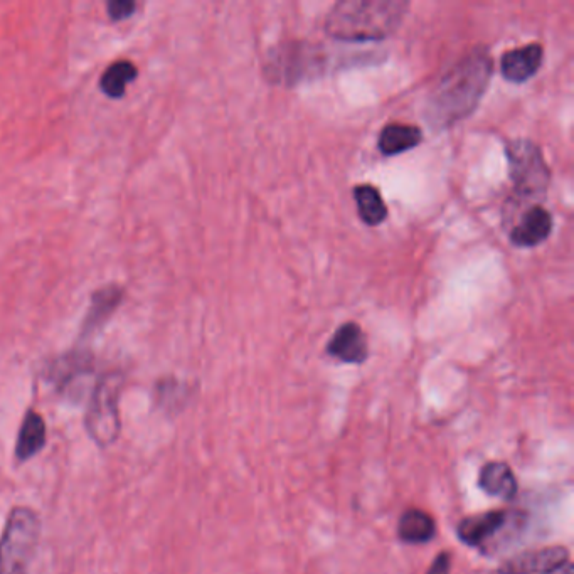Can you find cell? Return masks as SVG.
<instances>
[{
    "label": "cell",
    "mask_w": 574,
    "mask_h": 574,
    "mask_svg": "<svg viewBox=\"0 0 574 574\" xmlns=\"http://www.w3.org/2000/svg\"><path fill=\"white\" fill-rule=\"evenodd\" d=\"M494 63L485 46L468 51L440 78L428 98V118L436 128L460 122L479 107L489 88Z\"/></svg>",
    "instance_id": "6da1fadb"
},
{
    "label": "cell",
    "mask_w": 574,
    "mask_h": 574,
    "mask_svg": "<svg viewBox=\"0 0 574 574\" xmlns=\"http://www.w3.org/2000/svg\"><path fill=\"white\" fill-rule=\"evenodd\" d=\"M410 2L404 0H341L325 19V31L341 41H381L403 22Z\"/></svg>",
    "instance_id": "7a4b0ae2"
},
{
    "label": "cell",
    "mask_w": 574,
    "mask_h": 574,
    "mask_svg": "<svg viewBox=\"0 0 574 574\" xmlns=\"http://www.w3.org/2000/svg\"><path fill=\"white\" fill-rule=\"evenodd\" d=\"M39 539L38 512L27 505L12 507L0 534V574H29L38 553Z\"/></svg>",
    "instance_id": "3957f363"
},
{
    "label": "cell",
    "mask_w": 574,
    "mask_h": 574,
    "mask_svg": "<svg viewBox=\"0 0 574 574\" xmlns=\"http://www.w3.org/2000/svg\"><path fill=\"white\" fill-rule=\"evenodd\" d=\"M123 376L120 373L103 374L91 389L86 406L85 431L98 448L115 445L122 433L120 420V394Z\"/></svg>",
    "instance_id": "277c9868"
},
{
    "label": "cell",
    "mask_w": 574,
    "mask_h": 574,
    "mask_svg": "<svg viewBox=\"0 0 574 574\" xmlns=\"http://www.w3.org/2000/svg\"><path fill=\"white\" fill-rule=\"evenodd\" d=\"M325 53L307 41L277 44L266 53L263 75L275 85L293 86L320 75L325 68Z\"/></svg>",
    "instance_id": "5b68a950"
},
{
    "label": "cell",
    "mask_w": 574,
    "mask_h": 574,
    "mask_svg": "<svg viewBox=\"0 0 574 574\" xmlns=\"http://www.w3.org/2000/svg\"><path fill=\"white\" fill-rule=\"evenodd\" d=\"M509 159V176L517 196L539 197L548 191L551 171L543 150L529 139H516L505 149Z\"/></svg>",
    "instance_id": "8992f818"
},
{
    "label": "cell",
    "mask_w": 574,
    "mask_h": 574,
    "mask_svg": "<svg viewBox=\"0 0 574 574\" xmlns=\"http://www.w3.org/2000/svg\"><path fill=\"white\" fill-rule=\"evenodd\" d=\"M95 373V359L85 351L68 352L56 357L44 369V379L59 396L78 399L83 383Z\"/></svg>",
    "instance_id": "52a82bcc"
},
{
    "label": "cell",
    "mask_w": 574,
    "mask_h": 574,
    "mask_svg": "<svg viewBox=\"0 0 574 574\" xmlns=\"http://www.w3.org/2000/svg\"><path fill=\"white\" fill-rule=\"evenodd\" d=\"M566 563H569L568 549L551 546L517 554L500 566L499 574H549Z\"/></svg>",
    "instance_id": "ba28073f"
},
{
    "label": "cell",
    "mask_w": 574,
    "mask_h": 574,
    "mask_svg": "<svg viewBox=\"0 0 574 574\" xmlns=\"http://www.w3.org/2000/svg\"><path fill=\"white\" fill-rule=\"evenodd\" d=\"M509 522V512L489 511L479 516L467 517L458 524V539L472 548H484Z\"/></svg>",
    "instance_id": "9c48e42d"
},
{
    "label": "cell",
    "mask_w": 574,
    "mask_h": 574,
    "mask_svg": "<svg viewBox=\"0 0 574 574\" xmlns=\"http://www.w3.org/2000/svg\"><path fill=\"white\" fill-rule=\"evenodd\" d=\"M543 44L531 43L522 48L507 51L500 59V71L505 80L512 83H524L536 75L543 66Z\"/></svg>",
    "instance_id": "30bf717a"
},
{
    "label": "cell",
    "mask_w": 574,
    "mask_h": 574,
    "mask_svg": "<svg viewBox=\"0 0 574 574\" xmlns=\"http://www.w3.org/2000/svg\"><path fill=\"white\" fill-rule=\"evenodd\" d=\"M327 352L346 364H362L366 361L369 357V346L361 325L356 322L342 324L327 344Z\"/></svg>",
    "instance_id": "8fae6325"
},
{
    "label": "cell",
    "mask_w": 574,
    "mask_h": 574,
    "mask_svg": "<svg viewBox=\"0 0 574 574\" xmlns=\"http://www.w3.org/2000/svg\"><path fill=\"white\" fill-rule=\"evenodd\" d=\"M553 231V216L543 206H532L522 214L521 221L511 231L512 245L532 248L548 240Z\"/></svg>",
    "instance_id": "7c38bea8"
},
{
    "label": "cell",
    "mask_w": 574,
    "mask_h": 574,
    "mask_svg": "<svg viewBox=\"0 0 574 574\" xmlns=\"http://www.w3.org/2000/svg\"><path fill=\"white\" fill-rule=\"evenodd\" d=\"M48 442V426L36 410H27L17 431L14 457L17 463H26L43 452Z\"/></svg>",
    "instance_id": "4fadbf2b"
},
{
    "label": "cell",
    "mask_w": 574,
    "mask_h": 574,
    "mask_svg": "<svg viewBox=\"0 0 574 574\" xmlns=\"http://www.w3.org/2000/svg\"><path fill=\"white\" fill-rule=\"evenodd\" d=\"M123 290L117 285H108L93 293L91 297L90 309L83 320L81 335L90 337L107 324L108 319L112 317L113 312L122 302Z\"/></svg>",
    "instance_id": "5bb4252c"
},
{
    "label": "cell",
    "mask_w": 574,
    "mask_h": 574,
    "mask_svg": "<svg viewBox=\"0 0 574 574\" xmlns=\"http://www.w3.org/2000/svg\"><path fill=\"white\" fill-rule=\"evenodd\" d=\"M479 487L485 494L502 500H512L517 495L516 475L504 462L485 463L479 474Z\"/></svg>",
    "instance_id": "9a60e30c"
},
{
    "label": "cell",
    "mask_w": 574,
    "mask_h": 574,
    "mask_svg": "<svg viewBox=\"0 0 574 574\" xmlns=\"http://www.w3.org/2000/svg\"><path fill=\"white\" fill-rule=\"evenodd\" d=\"M421 142H423L421 128L403 123H389L381 130L378 147L381 154L398 155L415 149Z\"/></svg>",
    "instance_id": "2e32d148"
},
{
    "label": "cell",
    "mask_w": 574,
    "mask_h": 574,
    "mask_svg": "<svg viewBox=\"0 0 574 574\" xmlns=\"http://www.w3.org/2000/svg\"><path fill=\"white\" fill-rule=\"evenodd\" d=\"M398 536L406 544H426L436 536V524L421 509H408L399 517Z\"/></svg>",
    "instance_id": "e0dca14e"
},
{
    "label": "cell",
    "mask_w": 574,
    "mask_h": 574,
    "mask_svg": "<svg viewBox=\"0 0 574 574\" xmlns=\"http://www.w3.org/2000/svg\"><path fill=\"white\" fill-rule=\"evenodd\" d=\"M191 396V388L177 379L165 378L157 383L154 391L155 406L165 415H177L186 408Z\"/></svg>",
    "instance_id": "ac0fdd59"
},
{
    "label": "cell",
    "mask_w": 574,
    "mask_h": 574,
    "mask_svg": "<svg viewBox=\"0 0 574 574\" xmlns=\"http://www.w3.org/2000/svg\"><path fill=\"white\" fill-rule=\"evenodd\" d=\"M354 199H356L357 211L361 216L362 223L367 226H379L384 219L388 218V208L384 204L381 192L373 186H357L354 189Z\"/></svg>",
    "instance_id": "d6986e66"
},
{
    "label": "cell",
    "mask_w": 574,
    "mask_h": 574,
    "mask_svg": "<svg viewBox=\"0 0 574 574\" xmlns=\"http://www.w3.org/2000/svg\"><path fill=\"white\" fill-rule=\"evenodd\" d=\"M139 75L135 64L130 61H117L108 66L107 71L101 75L100 88L110 98H122L127 86Z\"/></svg>",
    "instance_id": "ffe728a7"
},
{
    "label": "cell",
    "mask_w": 574,
    "mask_h": 574,
    "mask_svg": "<svg viewBox=\"0 0 574 574\" xmlns=\"http://www.w3.org/2000/svg\"><path fill=\"white\" fill-rule=\"evenodd\" d=\"M107 9L108 16L112 17L113 21H122V19L132 16L137 9V4L132 0H112V2H108Z\"/></svg>",
    "instance_id": "44dd1931"
},
{
    "label": "cell",
    "mask_w": 574,
    "mask_h": 574,
    "mask_svg": "<svg viewBox=\"0 0 574 574\" xmlns=\"http://www.w3.org/2000/svg\"><path fill=\"white\" fill-rule=\"evenodd\" d=\"M452 571V558L448 553H440L431 564L426 574H450Z\"/></svg>",
    "instance_id": "7402d4cb"
},
{
    "label": "cell",
    "mask_w": 574,
    "mask_h": 574,
    "mask_svg": "<svg viewBox=\"0 0 574 574\" xmlns=\"http://www.w3.org/2000/svg\"><path fill=\"white\" fill-rule=\"evenodd\" d=\"M549 574H574L573 564L569 561V563L564 564L561 568L554 569L553 573Z\"/></svg>",
    "instance_id": "603a6c76"
}]
</instances>
